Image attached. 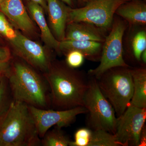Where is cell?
Segmentation results:
<instances>
[{
    "mask_svg": "<svg viewBox=\"0 0 146 146\" xmlns=\"http://www.w3.org/2000/svg\"><path fill=\"white\" fill-rule=\"evenodd\" d=\"M75 69L65 62H52L48 70L43 73L49 87L53 109L66 110L83 106L89 77Z\"/></svg>",
    "mask_w": 146,
    "mask_h": 146,
    "instance_id": "cell-1",
    "label": "cell"
},
{
    "mask_svg": "<svg viewBox=\"0 0 146 146\" xmlns=\"http://www.w3.org/2000/svg\"><path fill=\"white\" fill-rule=\"evenodd\" d=\"M13 100L42 109L51 107L49 87L44 77L25 61L16 60L5 75Z\"/></svg>",
    "mask_w": 146,
    "mask_h": 146,
    "instance_id": "cell-2",
    "label": "cell"
},
{
    "mask_svg": "<svg viewBox=\"0 0 146 146\" xmlns=\"http://www.w3.org/2000/svg\"><path fill=\"white\" fill-rule=\"evenodd\" d=\"M41 140L29 106L13 100L0 120V146H41Z\"/></svg>",
    "mask_w": 146,
    "mask_h": 146,
    "instance_id": "cell-3",
    "label": "cell"
},
{
    "mask_svg": "<svg viewBox=\"0 0 146 146\" xmlns=\"http://www.w3.org/2000/svg\"><path fill=\"white\" fill-rule=\"evenodd\" d=\"M96 80L100 90L114 108L117 117H119L130 104L133 96L131 69L112 68Z\"/></svg>",
    "mask_w": 146,
    "mask_h": 146,
    "instance_id": "cell-4",
    "label": "cell"
},
{
    "mask_svg": "<svg viewBox=\"0 0 146 146\" xmlns=\"http://www.w3.org/2000/svg\"><path fill=\"white\" fill-rule=\"evenodd\" d=\"M89 86L83 106L87 110V126L92 130L101 129L115 134L117 117L114 108L100 90L96 79L89 76Z\"/></svg>",
    "mask_w": 146,
    "mask_h": 146,
    "instance_id": "cell-5",
    "label": "cell"
},
{
    "mask_svg": "<svg viewBox=\"0 0 146 146\" xmlns=\"http://www.w3.org/2000/svg\"><path fill=\"white\" fill-rule=\"evenodd\" d=\"M126 28L125 21L114 18L110 31L103 43L100 65L89 70L88 76L97 79L111 68L129 67L123 56V38Z\"/></svg>",
    "mask_w": 146,
    "mask_h": 146,
    "instance_id": "cell-6",
    "label": "cell"
},
{
    "mask_svg": "<svg viewBox=\"0 0 146 146\" xmlns=\"http://www.w3.org/2000/svg\"><path fill=\"white\" fill-rule=\"evenodd\" d=\"M129 0H90L79 8L70 7L68 23L84 22L106 31L110 30L117 9Z\"/></svg>",
    "mask_w": 146,
    "mask_h": 146,
    "instance_id": "cell-7",
    "label": "cell"
},
{
    "mask_svg": "<svg viewBox=\"0 0 146 146\" xmlns=\"http://www.w3.org/2000/svg\"><path fill=\"white\" fill-rule=\"evenodd\" d=\"M146 108L129 106L117 117L114 135L121 146H139L140 137L145 127Z\"/></svg>",
    "mask_w": 146,
    "mask_h": 146,
    "instance_id": "cell-8",
    "label": "cell"
},
{
    "mask_svg": "<svg viewBox=\"0 0 146 146\" xmlns=\"http://www.w3.org/2000/svg\"><path fill=\"white\" fill-rule=\"evenodd\" d=\"M29 107L41 139L54 126L61 128L68 126L74 121L77 116L87 112L83 106L66 110L42 109L31 106Z\"/></svg>",
    "mask_w": 146,
    "mask_h": 146,
    "instance_id": "cell-9",
    "label": "cell"
},
{
    "mask_svg": "<svg viewBox=\"0 0 146 146\" xmlns=\"http://www.w3.org/2000/svg\"><path fill=\"white\" fill-rule=\"evenodd\" d=\"M10 43L16 54L26 63L43 73L48 70L52 62L50 56L39 43L17 30L16 36Z\"/></svg>",
    "mask_w": 146,
    "mask_h": 146,
    "instance_id": "cell-10",
    "label": "cell"
},
{
    "mask_svg": "<svg viewBox=\"0 0 146 146\" xmlns=\"http://www.w3.org/2000/svg\"><path fill=\"white\" fill-rule=\"evenodd\" d=\"M0 11L16 29L28 34L35 31V27L22 0H4L0 4Z\"/></svg>",
    "mask_w": 146,
    "mask_h": 146,
    "instance_id": "cell-11",
    "label": "cell"
},
{
    "mask_svg": "<svg viewBox=\"0 0 146 146\" xmlns=\"http://www.w3.org/2000/svg\"><path fill=\"white\" fill-rule=\"evenodd\" d=\"M47 13L51 31L59 42L65 40L70 7L61 0H46Z\"/></svg>",
    "mask_w": 146,
    "mask_h": 146,
    "instance_id": "cell-12",
    "label": "cell"
},
{
    "mask_svg": "<svg viewBox=\"0 0 146 146\" xmlns=\"http://www.w3.org/2000/svg\"><path fill=\"white\" fill-rule=\"evenodd\" d=\"M106 31L84 22L68 23L66 26L65 40L93 41L103 43Z\"/></svg>",
    "mask_w": 146,
    "mask_h": 146,
    "instance_id": "cell-13",
    "label": "cell"
},
{
    "mask_svg": "<svg viewBox=\"0 0 146 146\" xmlns=\"http://www.w3.org/2000/svg\"><path fill=\"white\" fill-rule=\"evenodd\" d=\"M103 43L93 41L64 40L60 42L59 51L66 53L75 50L81 52L88 60L97 61L100 59Z\"/></svg>",
    "mask_w": 146,
    "mask_h": 146,
    "instance_id": "cell-14",
    "label": "cell"
},
{
    "mask_svg": "<svg viewBox=\"0 0 146 146\" xmlns=\"http://www.w3.org/2000/svg\"><path fill=\"white\" fill-rule=\"evenodd\" d=\"M27 7L32 17L40 29L43 42L50 48L59 52L60 42L54 36L47 24L44 9L39 5L31 1L28 3Z\"/></svg>",
    "mask_w": 146,
    "mask_h": 146,
    "instance_id": "cell-15",
    "label": "cell"
},
{
    "mask_svg": "<svg viewBox=\"0 0 146 146\" xmlns=\"http://www.w3.org/2000/svg\"><path fill=\"white\" fill-rule=\"evenodd\" d=\"M115 13L130 25H146V4L141 0H129L124 3L118 7Z\"/></svg>",
    "mask_w": 146,
    "mask_h": 146,
    "instance_id": "cell-16",
    "label": "cell"
},
{
    "mask_svg": "<svg viewBox=\"0 0 146 146\" xmlns=\"http://www.w3.org/2000/svg\"><path fill=\"white\" fill-rule=\"evenodd\" d=\"M133 82V94L129 106L146 108V69H131Z\"/></svg>",
    "mask_w": 146,
    "mask_h": 146,
    "instance_id": "cell-17",
    "label": "cell"
},
{
    "mask_svg": "<svg viewBox=\"0 0 146 146\" xmlns=\"http://www.w3.org/2000/svg\"><path fill=\"white\" fill-rule=\"evenodd\" d=\"M71 141L63 132L61 128L56 126L53 129L48 130L41 140L43 146H70Z\"/></svg>",
    "mask_w": 146,
    "mask_h": 146,
    "instance_id": "cell-18",
    "label": "cell"
},
{
    "mask_svg": "<svg viewBox=\"0 0 146 146\" xmlns=\"http://www.w3.org/2000/svg\"><path fill=\"white\" fill-rule=\"evenodd\" d=\"M89 146H121L114 134L106 131L92 130Z\"/></svg>",
    "mask_w": 146,
    "mask_h": 146,
    "instance_id": "cell-19",
    "label": "cell"
},
{
    "mask_svg": "<svg viewBox=\"0 0 146 146\" xmlns=\"http://www.w3.org/2000/svg\"><path fill=\"white\" fill-rule=\"evenodd\" d=\"M10 88L5 76L0 79V120L5 115L13 101Z\"/></svg>",
    "mask_w": 146,
    "mask_h": 146,
    "instance_id": "cell-20",
    "label": "cell"
},
{
    "mask_svg": "<svg viewBox=\"0 0 146 146\" xmlns=\"http://www.w3.org/2000/svg\"><path fill=\"white\" fill-rule=\"evenodd\" d=\"M131 48L134 57L138 61H141V55L146 50V32L140 31L133 36L131 42Z\"/></svg>",
    "mask_w": 146,
    "mask_h": 146,
    "instance_id": "cell-21",
    "label": "cell"
},
{
    "mask_svg": "<svg viewBox=\"0 0 146 146\" xmlns=\"http://www.w3.org/2000/svg\"><path fill=\"white\" fill-rule=\"evenodd\" d=\"M92 130L89 127L79 129L74 134V140L71 141L70 146H89Z\"/></svg>",
    "mask_w": 146,
    "mask_h": 146,
    "instance_id": "cell-22",
    "label": "cell"
},
{
    "mask_svg": "<svg viewBox=\"0 0 146 146\" xmlns=\"http://www.w3.org/2000/svg\"><path fill=\"white\" fill-rule=\"evenodd\" d=\"M16 35V30L14 29L6 16L0 11V35L10 42L15 38Z\"/></svg>",
    "mask_w": 146,
    "mask_h": 146,
    "instance_id": "cell-23",
    "label": "cell"
},
{
    "mask_svg": "<svg viewBox=\"0 0 146 146\" xmlns=\"http://www.w3.org/2000/svg\"><path fill=\"white\" fill-rule=\"evenodd\" d=\"M65 63L71 68L76 69L82 65L85 57L81 52L75 50L66 53Z\"/></svg>",
    "mask_w": 146,
    "mask_h": 146,
    "instance_id": "cell-24",
    "label": "cell"
},
{
    "mask_svg": "<svg viewBox=\"0 0 146 146\" xmlns=\"http://www.w3.org/2000/svg\"><path fill=\"white\" fill-rule=\"evenodd\" d=\"M11 59V53L8 47L0 46V61H9Z\"/></svg>",
    "mask_w": 146,
    "mask_h": 146,
    "instance_id": "cell-25",
    "label": "cell"
},
{
    "mask_svg": "<svg viewBox=\"0 0 146 146\" xmlns=\"http://www.w3.org/2000/svg\"><path fill=\"white\" fill-rule=\"evenodd\" d=\"M10 64V61H0V75L5 76L9 70Z\"/></svg>",
    "mask_w": 146,
    "mask_h": 146,
    "instance_id": "cell-26",
    "label": "cell"
},
{
    "mask_svg": "<svg viewBox=\"0 0 146 146\" xmlns=\"http://www.w3.org/2000/svg\"><path fill=\"white\" fill-rule=\"evenodd\" d=\"M30 1L32 2L39 5L43 8L45 12H47L46 0H30Z\"/></svg>",
    "mask_w": 146,
    "mask_h": 146,
    "instance_id": "cell-27",
    "label": "cell"
},
{
    "mask_svg": "<svg viewBox=\"0 0 146 146\" xmlns=\"http://www.w3.org/2000/svg\"><path fill=\"white\" fill-rule=\"evenodd\" d=\"M61 1L71 8H76V6L77 3V0H61Z\"/></svg>",
    "mask_w": 146,
    "mask_h": 146,
    "instance_id": "cell-28",
    "label": "cell"
},
{
    "mask_svg": "<svg viewBox=\"0 0 146 146\" xmlns=\"http://www.w3.org/2000/svg\"><path fill=\"white\" fill-rule=\"evenodd\" d=\"M141 61L143 62L144 64L146 63V50H145L141 55Z\"/></svg>",
    "mask_w": 146,
    "mask_h": 146,
    "instance_id": "cell-29",
    "label": "cell"
},
{
    "mask_svg": "<svg viewBox=\"0 0 146 146\" xmlns=\"http://www.w3.org/2000/svg\"><path fill=\"white\" fill-rule=\"evenodd\" d=\"M90 0H77V2L78 3L79 5H80V7L83 6L86 3L88 2Z\"/></svg>",
    "mask_w": 146,
    "mask_h": 146,
    "instance_id": "cell-30",
    "label": "cell"
},
{
    "mask_svg": "<svg viewBox=\"0 0 146 146\" xmlns=\"http://www.w3.org/2000/svg\"><path fill=\"white\" fill-rule=\"evenodd\" d=\"M4 0H0V4Z\"/></svg>",
    "mask_w": 146,
    "mask_h": 146,
    "instance_id": "cell-31",
    "label": "cell"
},
{
    "mask_svg": "<svg viewBox=\"0 0 146 146\" xmlns=\"http://www.w3.org/2000/svg\"><path fill=\"white\" fill-rule=\"evenodd\" d=\"M4 76L0 75V79H1V77H2V76Z\"/></svg>",
    "mask_w": 146,
    "mask_h": 146,
    "instance_id": "cell-32",
    "label": "cell"
},
{
    "mask_svg": "<svg viewBox=\"0 0 146 146\" xmlns=\"http://www.w3.org/2000/svg\"><path fill=\"white\" fill-rule=\"evenodd\" d=\"M0 40H1V39H0Z\"/></svg>",
    "mask_w": 146,
    "mask_h": 146,
    "instance_id": "cell-33",
    "label": "cell"
}]
</instances>
